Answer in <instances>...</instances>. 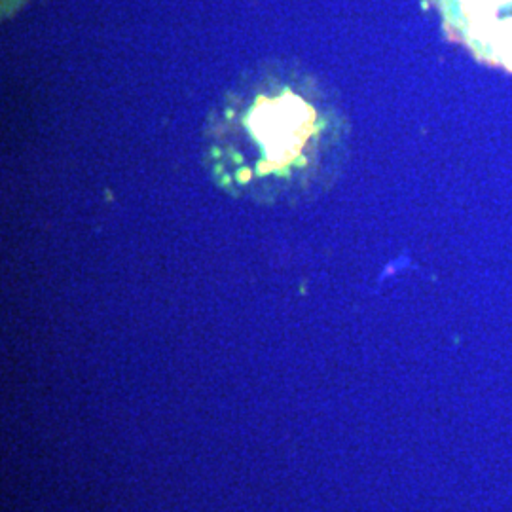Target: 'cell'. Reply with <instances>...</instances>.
I'll return each instance as SVG.
<instances>
[{
	"mask_svg": "<svg viewBox=\"0 0 512 512\" xmlns=\"http://www.w3.org/2000/svg\"><path fill=\"white\" fill-rule=\"evenodd\" d=\"M327 118L308 82L266 76L241 84L209 131L219 183L262 202L298 200L321 169Z\"/></svg>",
	"mask_w": 512,
	"mask_h": 512,
	"instance_id": "cell-1",
	"label": "cell"
}]
</instances>
